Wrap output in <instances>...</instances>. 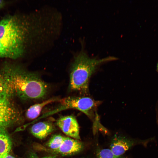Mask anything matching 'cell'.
<instances>
[{
	"label": "cell",
	"instance_id": "1",
	"mask_svg": "<svg viewBox=\"0 0 158 158\" xmlns=\"http://www.w3.org/2000/svg\"><path fill=\"white\" fill-rule=\"evenodd\" d=\"M0 73L11 96L16 95L25 100L39 99L45 98L49 91V85L38 73L21 66L5 64Z\"/></svg>",
	"mask_w": 158,
	"mask_h": 158
},
{
	"label": "cell",
	"instance_id": "2",
	"mask_svg": "<svg viewBox=\"0 0 158 158\" xmlns=\"http://www.w3.org/2000/svg\"><path fill=\"white\" fill-rule=\"evenodd\" d=\"M117 59L114 56L101 59L91 58L82 51L75 57L71 67L69 89L86 94L89 91V83L91 75L99 66L103 63Z\"/></svg>",
	"mask_w": 158,
	"mask_h": 158
},
{
	"label": "cell",
	"instance_id": "3",
	"mask_svg": "<svg viewBox=\"0 0 158 158\" xmlns=\"http://www.w3.org/2000/svg\"><path fill=\"white\" fill-rule=\"evenodd\" d=\"M32 26L27 19L14 15L6 17L0 20V40L27 42Z\"/></svg>",
	"mask_w": 158,
	"mask_h": 158
},
{
	"label": "cell",
	"instance_id": "4",
	"mask_svg": "<svg viewBox=\"0 0 158 158\" xmlns=\"http://www.w3.org/2000/svg\"><path fill=\"white\" fill-rule=\"evenodd\" d=\"M58 101L59 106L54 111L74 109L80 111L91 118L94 117L96 109L102 103L100 101L88 97L69 96L59 99Z\"/></svg>",
	"mask_w": 158,
	"mask_h": 158
},
{
	"label": "cell",
	"instance_id": "5",
	"mask_svg": "<svg viewBox=\"0 0 158 158\" xmlns=\"http://www.w3.org/2000/svg\"><path fill=\"white\" fill-rule=\"evenodd\" d=\"M21 117L20 113L10 98H0V126L6 129L18 122Z\"/></svg>",
	"mask_w": 158,
	"mask_h": 158
},
{
	"label": "cell",
	"instance_id": "6",
	"mask_svg": "<svg viewBox=\"0 0 158 158\" xmlns=\"http://www.w3.org/2000/svg\"><path fill=\"white\" fill-rule=\"evenodd\" d=\"M155 140L153 137L144 140H135L124 136L115 135L113 137L110 143V150L117 156H123L128 150L137 144H141L146 147L150 142Z\"/></svg>",
	"mask_w": 158,
	"mask_h": 158
},
{
	"label": "cell",
	"instance_id": "7",
	"mask_svg": "<svg viewBox=\"0 0 158 158\" xmlns=\"http://www.w3.org/2000/svg\"><path fill=\"white\" fill-rule=\"evenodd\" d=\"M27 42L20 41L0 40V58L16 59L25 51Z\"/></svg>",
	"mask_w": 158,
	"mask_h": 158
},
{
	"label": "cell",
	"instance_id": "8",
	"mask_svg": "<svg viewBox=\"0 0 158 158\" xmlns=\"http://www.w3.org/2000/svg\"><path fill=\"white\" fill-rule=\"evenodd\" d=\"M56 124L68 137L80 140L79 124L76 118L73 115L60 117L56 120Z\"/></svg>",
	"mask_w": 158,
	"mask_h": 158
},
{
	"label": "cell",
	"instance_id": "9",
	"mask_svg": "<svg viewBox=\"0 0 158 158\" xmlns=\"http://www.w3.org/2000/svg\"><path fill=\"white\" fill-rule=\"evenodd\" d=\"M83 143L80 140L66 137L60 147L52 152L61 155L69 156L77 154L83 149Z\"/></svg>",
	"mask_w": 158,
	"mask_h": 158
},
{
	"label": "cell",
	"instance_id": "10",
	"mask_svg": "<svg viewBox=\"0 0 158 158\" xmlns=\"http://www.w3.org/2000/svg\"><path fill=\"white\" fill-rule=\"evenodd\" d=\"M53 123L50 121H45L37 123L33 125L30 128L32 134L40 139L47 138L55 129Z\"/></svg>",
	"mask_w": 158,
	"mask_h": 158
},
{
	"label": "cell",
	"instance_id": "11",
	"mask_svg": "<svg viewBox=\"0 0 158 158\" xmlns=\"http://www.w3.org/2000/svg\"><path fill=\"white\" fill-rule=\"evenodd\" d=\"M59 99L56 97L51 98L31 106L26 111L27 117L29 119H34L36 118L40 115L42 109L45 106L58 101Z\"/></svg>",
	"mask_w": 158,
	"mask_h": 158
},
{
	"label": "cell",
	"instance_id": "12",
	"mask_svg": "<svg viewBox=\"0 0 158 158\" xmlns=\"http://www.w3.org/2000/svg\"><path fill=\"white\" fill-rule=\"evenodd\" d=\"M12 142L6 128L0 126V158L9 154Z\"/></svg>",
	"mask_w": 158,
	"mask_h": 158
},
{
	"label": "cell",
	"instance_id": "13",
	"mask_svg": "<svg viewBox=\"0 0 158 158\" xmlns=\"http://www.w3.org/2000/svg\"><path fill=\"white\" fill-rule=\"evenodd\" d=\"M65 137L60 134L53 135L47 142L46 145L49 148V150H56L61 145Z\"/></svg>",
	"mask_w": 158,
	"mask_h": 158
},
{
	"label": "cell",
	"instance_id": "14",
	"mask_svg": "<svg viewBox=\"0 0 158 158\" xmlns=\"http://www.w3.org/2000/svg\"><path fill=\"white\" fill-rule=\"evenodd\" d=\"M96 154L97 158H127L123 155H115L109 149H98L96 151Z\"/></svg>",
	"mask_w": 158,
	"mask_h": 158
},
{
	"label": "cell",
	"instance_id": "15",
	"mask_svg": "<svg viewBox=\"0 0 158 158\" xmlns=\"http://www.w3.org/2000/svg\"><path fill=\"white\" fill-rule=\"evenodd\" d=\"M27 158H56L54 156H49L40 157L34 152H30L28 154Z\"/></svg>",
	"mask_w": 158,
	"mask_h": 158
},
{
	"label": "cell",
	"instance_id": "16",
	"mask_svg": "<svg viewBox=\"0 0 158 158\" xmlns=\"http://www.w3.org/2000/svg\"><path fill=\"white\" fill-rule=\"evenodd\" d=\"M1 158H16L13 156L9 154H8L4 156Z\"/></svg>",
	"mask_w": 158,
	"mask_h": 158
},
{
	"label": "cell",
	"instance_id": "17",
	"mask_svg": "<svg viewBox=\"0 0 158 158\" xmlns=\"http://www.w3.org/2000/svg\"><path fill=\"white\" fill-rule=\"evenodd\" d=\"M4 4L5 3L3 1L0 0V9L3 7Z\"/></svg>",
	"mask_w": 158,
	"mask_h": 158
},
{
	"label": "cell",
	"instance_id": "18",
	"mask_svg": "<svg viewBox=\"0 0 158 158\" xmlns=\"http://www.w3.org/2000/svg\"><path fill=\"white\" fill-rule=\"evenodd\" d=\"M157 71H158V63L157 64Z\"/></svg>",
	"mask_w": 158,
	"mask_h": 158
},
{
	"label": "cell",
	"instance_id": "19",
	"mask_svg": "<svg viewBox=\"0 0 158 158\" xmlns=\"http://www.w3.org/2000/svg\"></svg>",
	"mask_w": 158,
	"mask_h": 158
}]
</instances>
